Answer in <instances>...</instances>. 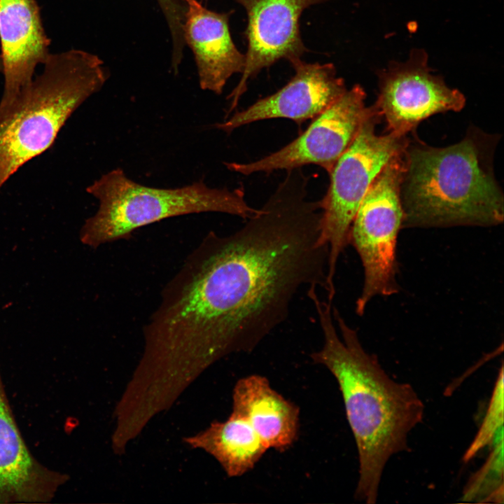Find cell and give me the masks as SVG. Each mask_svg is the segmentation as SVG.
<instances>
[{
  "label": "cell",
  "instance_id": "cell-6",
  "mask_svg": "<svg viewBox=\"0 0 504 504\" xmlns=\"http://www.w3.org/2000/svg\"><path fill=\"white\" fill-rule=\"evenodd\" d=\"M364 120L346 150L329 173L328 191L321 199L319 241L328 246V300L335 295L334 279L340 254L348 245L349 230L357 210L372 183L388 161L407 146L408 135L377 134L382 120L375 106Z\"/></svg>",
  "mask_w": 504,
  "mask_h": 504
},
{
  "label": "cell",
  "instance_id": "cell-2",
  "mask_svg": "<svg viewBox=\"0 0 504 504\" xmlns=\"http://www.w3.org/2000/svg\"><path fill=\"white\" fill-rule=\"evenodd\" d=\"M323 333L321 348L312 360L335 378L358 456L356 498L374 504L384 468L393 455L408 449L410 431L424 417V405L408 383L391 379L363 347L350 327L330 302L322 301L316 288L307 290Z\"/></svg>",
  "mask_w": 504,
  "mask_h": 504
},
{
  "label": "cell",
  "instance_id": "cell-18",
  "mask_svg": "<svg viewBox=\"0 0 504 504\" xmlns=\"http://www.w3.org/2000/svg\"><path fill=\"white\" fill-rule=\"evenodd\" d=\"M503 366L500 367L489 405L482 425L472 443L465 452L463 461L468 462L486 446H490L496 431L503 426Z\"/></svg>",
  "mask_w": 504,
  "mask_h": 504
},
{
  "label": "cell",
  "instance_id": "cell-11",
  "mask_svg": "<svg viewBox=\"0 0 504 504\" xmlns=\"http://www.w3.org/2000/svg\"><path fill=\"white\" fill-rule=\"evenodd\" d=\"M290 64L295 74L283 88L214 127L229 134L244 125L273 118L301 125L319 115L346 90L332 64L307 63L301 59Z\"/></svg>",
  "mask_w": 504,
  "mask_h": 504
},
{
  "label": "cell",
  "instance_id": "cell-19",
  "mask_svg": "<svg viewBox=\"0 0 504 504\" xmlns=\"http://www.w3.org/2000/svg\"><path fill=\"white\" fill-rule=\"evenodd\" d=\"M181 1H182L184 4H186V5H188V4H191V3L195 2V1H197V0H181Z\"/></svg>",
  "mask_w": 504,
  "mask_h": 504
},
{
  "label": "cell",
  "instance_id": "cell-14",
  "mask_svg": "<svg viewBox=\"0 0 504 504\" xmlns=\"http://www.w3.org/2000/svg\"><path fill=\"white\" fill-rule=\"evenodd\" d=\"M230 13H218L198 1L186 5L182 36L191 50L200 88L220 94L227 80L242 72L245 56L233 42Z\"/></svg>",
  "mask_w": 504,
  "mask_h": 504
},
{
  "label": "cell",
  "instance_id": "cell-4",
  "mask_svg": "<svg viewBox=\"0 0 504 504\" xmlns=\"http://www.w3.org/2000/svg\"><path fill=\"white\" fill-rule=\"evenodd\" d=\"M43 65L11 102L0 106V190L51 146L69 117L109 76L98 56L77 49L50 53Z\"/></svg>",
  "mask_w": 504,
  "mask_h": 504
},
{
  "label": "cell",
  "instance_id": "cell-17",
  "mask_svg": "<svg viewBox=\"0 0 504 504\" xmlns=\"http://www.w3.org/2000/svg\"><path fill=\"white\" fill-rule=\"evenodd\" d=\"M490 447L485 463L464 489L463 502L503 503V426L496 433Z\"/></svg>",
  "mask_w": 504,
  "mask_h": 504
},
{
  "label": "cell",
  "instance_id": "cell-10",
  "mask_svg": "<svg viewBox=\"0 0 504 504\" xmlns=\"http://www.w3.org/2000/svg\"><path fill=\"white\" fill-rule=\"evenodd\" d=\"M247 15V50L241 78L228 95L227 118L261 70L285 59L290 63L307 51L300 31L302 12L323 0H234Z\"/></svg>",
  "mask_w": 504,
  "mask_h": 504
},
{
  "label": "cell",
  "instance_id": "cell-5",
  "mask_svg": "<svg viewBox=\"0 0 504 504\" xmlns=\"http://www.w3.org/2000/svg\"><path fill=\"white\" fill-rule=\"evenodd\" d=\"M86 191L99 206L85 220L79 237L93 248L127 239L140 227L174 216L220 212L247 220L258 210L248 204L241 187L214 188L202 180L175 188L149 187L132 181L120 168L102 175Z\"/></svg>",
  "mask_w": 504,
  "mask_h": 504
},
{
  "label": "cell",
  "instance_id": "cell-20",
  "mask_svg": "<svg viewBox=\"0 0 504 504\" xmlns=\"http://www.w3.org/2000/svg\"><path fill=\"white\" fill-rule=\"evenodd\" d=\"M1 71H2V64H1V60L0 58V72H1Z\"/></svg>",
  "mask_w": 504,
  "mask_h": 504
},
{
  "label": "cell",
  "instance_id": "cell-7",
  "mask_svg": "<svg viewBox=\"0 0 504 504\" xmlns=\"http://www.w3.org/2000/svg\"><path fill=\"white\" fill-rule=\"evenodd\" d=\"M405 148L393 155L374 178L351 223L348 244L357 252L363 270V284L356 313L363 315L376 296L399 291L397 243L404 214L400 198L405 171Z\"/></svg>",
  "mask_w": 504,
  "mask_h": 504
},
{
  "label": "cell",
  "instance_id": "cell-12",
  "mask_svg": "<svg viewBox=\"0 0 504 504\" xmlns=\"http://www.w3.org/2000/svg\"><path fill=\"white\" fill-rule=\"evenodd\" d=\"M50 39L36 0H0V58L4 91L0 105L11 102L34 78L49 55Z\"/></svg>",
  "mask_w": 504,
  "mask_h": 504
},
{
  "label": "cell",
  "instance_id": "cell-8",
  "mask_svg": "<svg viewBox=\"0 0 504 504\" xmlns=\"http://www.w3.org/2000/svg\"><path fill=\"white\" fill-rule=\"evenodd\" d=\"M366 94L355 85L328 108L313 118L296 139L279 150L255 161L225 162L226 167L242 175L271 173L315 164L328 174L356 137L362 122L372 112L366 106Z\"/></svg>",
  "mask_w": 504,
  "mask_h": 504
},
{
  "label": "cell",
  "instance_id": "cell-9",
  "mask_svg": "<svg viewBox=\"0 0 504 504\" xmlns=\"http://www.w3.org/2000/svg\"><path fill=\"white\" fill-rule=\"evenodd\" d=\"M430 72L427 53L421 49L412 50L405 62H391L377 72L379 94L374 105L388 132L408 135L428 117L464 107V95Z\"/></svg>",
  "mask_w": 504,
  "mask_h": 504
},
{
  "label": "cell",
  "instance_id": "cell-3",
  "mask_svg": "<svg viewBox=\"0 0 504 504\" xmlns=\"http://www.w3.org/2000/svg\"><path fill=\"white\" fill-rule=\"evenodd\" d=\"M496 142L476 129L444 148L409 138L400 188L402 229L502 223L503 194L493 169Z\"/></svg>",
  "mask_w": 504,
  "mask_h": 504
},
{
  "label": "cell",
  "instance_id": "cell-16",
  "mask_svg": "<svg viewBox=\"0 0 504 504\" xmlns=\"http://www.w3.org/2000/svg\"><path fill=\"white\" fill-rule=\"evenodd\" d=\"M184 441L211 455L230 477L248 472L268 450L248 421L233 412Z\"/></svg>",
  "mask_w": 504,
  "mask_h": 504
},
{
  "label": "cell",
  "instance_id": "cell-15",
  "mask_svg": "<svg viewBox=\"0 0 504 504\" xmlns=\"http://www.w3.org/2000/svg\"><path fill=\"white\" fill-rule=\"evenodd\" d=\"M251 426L266 447L284 451L297 440L300 410L260 374L239 379L232 391V411Z\"/></svg>",
  "mask_w": 504,
  "mask_h": 504
},
{
  "label": "cell",
  "instance_id": "cell-1",
  "mask_svg": "<svg viewBox=\"0 0 504 504\" xmlns=\"http://www.w3.org/2000/svg\"><path fill=\"white\" fill-rule=\"evenodd\" d=\"M287 172L263 206L229 235L210 232L162 290L143 330L142 359L190 384L220 358L251 352L287 318L304 286L327 290L321 200Z\"/></svg>",
  "mask_w": 504,
  "mask_h": 504
},
{
  "label": "cell",
  "instance_id": "cell-13",
  "mask_svg": "<svg viewBox=\"0 0 504 504\" xmlns=\"http://www.w3.org/2000/svg\"><path fill=\"white\" fill-rule=\"evenodd\" d=\"M68 479L31 454L13 417L0 374V503L50 501Z\"/></svg>",
  "mask_w": 504,
  "mask_h": 504
}]
</instances>
